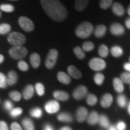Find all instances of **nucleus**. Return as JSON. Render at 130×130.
Returning a JSON list of instances; mask_svg holds the SVG:
<instances>
[{
	"instance_id": "1",
	"label": "nucleus",
	"mask_w": 130,
	"mask_h": 130,
	"mask_svg": "<svg viewBox=\"0 0 130 130\" xmlns=\"http://www.w3.org/2000/svg\"><path fill=\"white\" fill-rule=\"evenodd\" d=\"M42 7L53 20L60 22L68 16V11L59 0H40Z\"/></svg>"
},
{
	"instance_id": "2",
	"label": "nucleus",
	"mask_w": 130,
	"mask_h": 130,
	"mask_svg": "<svg viewBox=\"0 0 130 130\" xmlns=\"http://www.w3.org/2000/svg\"><path fill=\"white\" fill-rule=\"evenodd\" d=\"M93 27L92 24L89 22H84L81 24L76 29L75 33L77 37L81 39H86L92 33Z\"/></svg>"
},
{
	"instance_id": "3",
	"label": "nucleus",
	"mask_w": 130,
	"mask_h": 130,
	"mask_svg": "<svg viewBox=\"0 0 130 130\" xmlns=\"http://www.w3.org/2000/svg\"><path fill=\"white\" fill-rule=\"evenodd\" d=\"M7 40L10 44L14 46H22L26 42L25 36L18 32H12L7 37Z\"/></svg>"
},
{
	"instance_id": "4",
	"label": "nucleus",
	"mask_w": 130,
	"mask_h": 130,
	"mask_svg": "<svg viewBox=\"0 0 130 130\" xmlns=\"http://www.w3.org/2000/svg\"><path fill=\"white\" fill-rule=\"evenodd\" d=\"M10 56L15 60H19L25 58L28 54V50L25 47L13 46L9 51Z\"/></svg>"
},
{
	"instance_id": "5",
	"label": "nucleus",
	"mask_w": 130,
	"mask_h": 130,
	"mask_svg": "<svg viewBox=\"0 0 130 130\" xmlns=\"http://www.w3.org/2000/svg\"><path fill=\"white\" fill-rule=\"evenodd\" d=\"M58 56V53L57 50L56 49H52L50 50L47 56L46 61H45V66L46 68L50 69L54 67L57 60Z\"/></svg>"
},
{
	"instance_id": "6",
	"label": "nucleus",
	"mask_w": 130,
	"mask_h": 130,
	"mask_svg": "<svg viewBox=\"0 0 130 130\" xmlns=\"http://www.w3.org/2000/svg\"><path fill=\"white\" fill-rule=\"evenodd\" d=\"M18 24L22 30L27 32H31L35 29L33 22L25 16H21L18 19Z\"/></svg>"
},
{
	"instance_id": "7",
	"label": "nucleus",
	"mask_w": 130,
	"mask_h": 130,
	"mask_svg": "<svg viewBox=\"0 0 130 130\" xmlns=\"http://www.w3.org/2000/svg\"><path fill=\"white\" fill-rule=\"evenodd\" d=\"M89 64L91 69L96 71H101L106 67L105 61L100 58H93L91 59Z\"/></svg>"
},
{
	"instance_id": "8",
	"label": "nucleus",
	"mask_w": 130,
	"mask_h": 130,
	"mask_svg": "<svg viewBox=\"0 0 130 130\" xmlns=\"http://www.w3.org/2000/svg\"><path fill=\"white\" fill-rule=\"evenodd\" d=\"M45 109L50 114L56 113L60 109V104L57 101H50L45 105Z\"/></svg>"
},
{
	"instance_id": "9",
	"label": "nucleus",
	"mask_w": 130,
	"mask_h": 130,
	"mask_svg": "<svg viewBox=\"0 0 130 130\" xmlns=\"http://www.w3.org/2000/svg\"><path fill=\"white\" fill-rule=\"evenodd\" d=\"M87 93V88L84 86H79L73 92V96L75 100H80Z\"/></svg>"
},
{
	"instance_id": "10",
	"label": "nucleus",
	"mask_w": 130,
	"mask_h": 130,
	"mask_svg": "<svg viewBox=\"0 0 130 130\" xmlns=\"http://www.w3.org/2000/svg\"><path fill=\"white\" fill-rule=\"evenodd\" d=\"M87 116H88V111L87 108L83 107H81L78 108L76 113V118L78 122H82L85 121Z\"/></svg>"
},
{
	"instance_id": "11",
	"label": "nucleus",
	"mask_w": 130,
	"mask_h": 130,
	"mask_svg": "<svg viewBox=\"0 0 130 130\" xmlns=\"http://www.w3.org/2000/svg\"><path fill=\"white\" fill-rule=\"evenodd\" d=\"M110 32L115 36H121L125 32V29L121 24L114 23L110 27Z\"/></svg>"
},
{
	"instance_id": "12",
	"label": "nucleus",
	"mask_w": 130,
	"mask_h": 130,
	"mask_svg": "<svg viewBox=\"0 0 130 130\" xmlns=\"http://www.w3.org/2000/svg\"><path fill=\"white\" fill-rule=\"evenodd\" d=\"M113 101V98L110 93H106L103 95L101 100V105L104 108L109 107L111 105Z\"/></svg>"
},
{
	"instance_id": "13",
	"label": "nucleus",
	"mask_w": 130,
	"mask_h": 130,
	"mask_svg": "<svg viewBox=\"0 0 130 130\" xmlns=\"http://www.w3.org/2000/svg\"><path fill=\"white\" fill-rule=\"evenodd\" d=\"M34 93H35L34 87L31 84H29V85L26 86L25 88L24 89L22 95H23V98L25 100H28L32 97Z\"/></svg>"
},
{
	"instance_id": "14",
	"label": "nucleus",
	"mask_w": 130,
	"mask_h": 130,
	"mask_svg": "<svg viewBox=\"0 0 130 130\" xmlns=\"http://www.w3.org/2000/svg\"><path fill=\"white\" fill-rule=\"evenodd\" d=\"M53 96L56 100L65 101L69 98V95L67 92L61 90H56L53 93Z\"/></svg>"
},
{
	"instance_id": "15",
	"label": "nucleus",
	"mask_w": 130,
	"mask_h": 130,
	"mask_svg": "<svg viewBox=\"0 0 130 130\" xmlns=\"http://www.w3.org/2000/svg\"><path fill=\"white\" fill-rule=\"evenodd\" d=\"M112 11L114 13L118 16H123L125 13L124 8L119 3H114L112 6Z\"/></svg>"
},
{
	"instance_id": "16",
	"label": "nucleus",
	"mask_w": 130,
	"mask_h": 130,
	"mask_svg": "<svg viewBox=\"0 0 130 130\" xmlns=\"http://www.w3.org/2000/svg\"><path fill=\"white\" fill-rule=\"evenodd\" d=\"M68 72L70 75L74 78L79 79L82 77V74L80 71L73 65H71L68 68Z\"/></svg>"
},
{
	"instance_id": "17",
	"label": "nucleus",
	"mask_w": 130,
	"mask_h": 130,
	"mask_svg": "<svg viewBox=\"0 0 130 130\" xmlns=\"http://www.w3.org/2000/svg\"><path fill=\"white\" fill-rule=\"evenodd\" d=\"M7 78V83L8 85L13 86L18 81V74L13 71H11L8 73Z\"/></svg>"
},
{
	"instance_id": "18",
	"label": "nucleus",
	"mask_w": 130,
	"mask_h": 130,
	"mask_svg": "<svg viewBox=\"0 0 130 130\" xmlns=\"http://www.w3.org/2000/svg\"><path fill=\"white\" fill-rule=\"evenodd\" d=\"M113 84L115 91L118 93H122L124 90V86H123V82L120 78H115L113 81Z\"/></svg>"
},
{
	"instance_id": "19",
	"label": "nucleus",
	"mask_w": 130,
	"mask_h": 130,
	"mask_svg": "<svg viewBox=\"0 0 130 130\" xmlns=\"http://www.w3.org/2000/svg\"><path fill=\"white\" fill-rule=\"evenodd\" d=\"M30 63L32 68H37L40 64V57L37 53H33L30 56Z\"/></svg>"
},
{
	"instance_id": "20",
	"label": "nucleus",
	"mask_w": 130,
	"mask_h": 130,
	"mask_svg": "<svg viewBox=\"0 0 130 130\" xmlns=\"http://www.w3.org/2000/svg\"><path fill=\"white\" fill-rule=\"evenodd\" d=\"M57 79L60 82L64 84H68L71 83V77L66 73L59 72L57 74Z\"/></svg>"
},
{
	"instance_id": "21",
	"label": "nucleus",
	"mask_w": 130,
	"mask_h": 130,
	"mask_svg": "<svg viewBox=\"0 0 130 130\" xmlns=\"http://www.w3.org/2000/svg\"><path fill=\"white\" fill-rule=\"evenodd\" d=\"M99 116L98 113L96 111H93L90 113L89 116L87 117V122L90 125H94L96 124L99 121Z\"/></svg>"
},
{
	"instance_id": "22",
	"label": "nucleus",
	"mask_w": 130,
	"mask_h": 130,
	"mask_svg": "<svg viewBox=\"0 0 130 130\" xmlns=\"http://www.w3.org/2000/svg\"><path fill=\"white\" fill-rule=\"evenodd\" d=\"M89 4V0H75V8L77 11H82L87 7Z\"/></svg>"
},
{
	"instance_id": "23",
	"label": "nucleus",
	"mask_w": 130,
	"mask_h": 130,
	"mask_svg": "<svg viewBox=\"0 0 130 130\" xmlns=\"http://www.w3.org/2000/svg\"><path fill=\"white\" fill-rule=\"evenodd\" d=\"M107 28L104 25H98L95 30V35L97 37H102L105 35Z\"/></svg>"
},
{
	"instance_id": "24",
	"label": "nucleus",
	"mask_w": 130,
	"mask_h": 130,
	"mask_svg": "<svg viewBox=\"0 0 130 130\" xmlns=\"http://www.w3.org/2000/svg\"><path fill=\"white\" fill-rule=\"evenodd\" d=\"M58 121L64 122H71L72 121V116L68 113H61L58 115Z\"/></svg>"
},
{
	"instance_id": "25",
	"label": "nucleus",
	"mask_w": 130,
	"mask_h": 130,
	"mask_svg": "<svg viewBox=\"0 0 130 130\" xmlns=\"http://www.w3.org/2000/svg\"><path fill=\"white\" fill-rule=\"evenodd\" d=\"M22 123L25 130H35V125H34L33 122L30 119H24L22 121Z\"/></svg>"
},
{
	"instance_id": "26",
	"label": "nucleus",
	"mask_w": 130,
	"mask_h": 130,
	"mask_svg": "<svg viewBox=\"0 0 130 130\" xmlns=\"http://www.w3.org/2000/svg\"><path fill=\"white\" fill-rule=\"evenodd\" d=\"M98 122L100 123L101 126L107 128H108L110 126V122L108 118L105 116V115H101L99 117Z\"/></svg>"
},
{
	"instance_id": "27",
	"label": "nucleus",
	"mask_w": 130,
	"mask_h": 130,
	"mask_svg": "<svg viewBox=\"0 0 130 130\" xmlns=\"http://www.w3.org/2000/svg\"><path fill=\"white\" fill-rule=\"evenodd\" d=\"M111 53L115 57H119L122 55L123 50L120 46H115L111 48Z\"/></svg>"
},
{
	"instance_id": "28",
	"label": "nucleus",
	"mask_w": 130,
	"mask_h": 130,
	"mask_svg": "<svg viewBox=\"0 0 130 130\" xmlns=\"http://www.w3.org/2000/svg\"><path fill=\"white\" fill-rule=\"evenodd\" d=\"M30 113L32 117L35 118H40L42 116V110L39 107H35L30 110Z\"/></svg>"
},
{
	"instance_id": "29",
	"label": "nucleus",
	"mask_w": 130,
	"mask_h": 130,
	"mask_svg": "<svg viewBox=\"0 0 130 130\" xmlns=\"http://www.w3.org/2000/svg\"><path fill=\"white\" fill-rule=\"evenodd\" d=\"M11 26L9 24L3 23L0 24V35H6L10 31Z\"/></svg>"
},
{
	"instance_id": "30",
	"label": "nucleus",
	"mask_w": 130,
	"mask_h": 130,
	"mask_svg": "<svg viewBox=\"0 0 130 130\" xmlns=\"http://www.w3.org/2000/svg\"><path fill=\"white\" fill-rule=\"evenodd\" d=\"M98 101V99L94 94H89L86 98V102L89 105H95Z\"/></svg>"
},
{
	"instance_id": "31",
	"label": "nucleus",
	"mask_w": 130,
	"mask_h": 130,
	"mask_svg": "<svg viewBox=\"0 0 130 130\" xmlns=\"http://www.w3.org/2000/svg\"><path fill=\"white\" fill-rule=\"evenodd\" d=\"M117 102H118V105L121 107H125L127 103V100H126V98L125 95L121 94L119 95L117 98Z\"/></svg>"
},
{
	"instance_id": "32",
	"label": "nucleus",
	"mask_w": 130,
	"mask_h": 130,
	"mask_svg": "<svg viewBox=\"0 0 130 130\" xmlns=\"http://www.w3.org/2000/svg\"><path fill=\"white\" fill-rule=\"evenodd\" d=\"M0 9L3 12L7 13L13 12L14 10V7L12 4H3L0 5Z\"/></svg>"
},
{
	"instance_id": "33",
	"label": "nucleus",
	"mask_w": 130,
	"mask_h": 130,
	"mask_svg": "<svg viewBox=\"0 0 130 130\" xmlns=\"http://www.w3.org/2000/svg\"><path fill=\"white\" fill-rule=\"evenodd\" d=\"M98 53L101 57H106L108 54V49L105 45H101L99 48Z\"/></svg>"
},
{
	"instance_id": "34",
	"label": "nucleus",
	"mask_w": 130,
	"mask_h": 130,
	"mask_svg": "<svg viewBox=\"0 0 130 130\" xmlns=\"http://www.w3.org/2000/svg\"><path fill=\"white\" fill-rule=\"evenodd\" d=\"M104 78V75L101 73H97L94 76V81H95V83L99 86L101 85L103 83Z\"/></svg>"
},
{
	"instance_id": "35",
	"label": "nucleus",
	"mask_w": 130,
	"mask_h": 130,
	"mask_svg": "<svg viewBox=\"0 0 130 130\" xmlns=\"http://www.w3.org/2000/svg\"><path fill=\"white\" fill-rule=\"evenodd\" d=\"M74 51L75 54L77 56V57L79 59H83V58L85 57V53H84L83 50L80 47H75V48H74Z\"/></svg>"
},
{
	"instance_id": "36",
	"label": "nucleus",
	"mask_w": 130,
	"mask_h": 130,
	"mask_svg": "<svg viewBox=\"0 0 130 130\" xmlns=\"http://www.w3.org/2000/svg\"><path fill=\"white\" fill-rule=\"evenodd\" d=\"M36 91L39 96H43L45 93V87L40 83H37L35 86Z\"/></svg>"
},
{
	"instance_id": "37",
	"label": "nucleus",
	"mask_w": 130,
	"mask_h": 130,
	"mask_svg": "<svg viewBox=\"0 0 130 130\" xmlns=\"http://www.w3.org/2000/svg\"><path fill=\"white\" fill-rule=\"evenodd\" d=\"M22 113V109L20 107H16V108H13L10 111V115L12 118H16L20 116L21 114Z\"/></svg>"
},
{
	"instance_id": "38",
	"label": "nucleus",
	"mask_w": 130,
	"mask_h": 130,
	"mask_svg": "<svg viewBox=\"0 0 130 130\" xmlns=\"http://www.w3.org/2000/svg\"><path fill=\"white\" fill-rule=\"evenodd\" d=\"M113 0H101L100 6L102 9L105 10L108 9L111 6Z\"/></svg>"
},
{
	"instance_id": "39",
	"label": "nucleus",
	"mask_w": 130,
	"mask_h": 130,
	"mask_svg": "<svg viewBox=\"0 0 130 130\" xmlns=\"http://www.w3.org/2000/svg\"><path fill=\"white\" fill-rule=\"evenodd\" d=\"M9 96L10 98L14 101H19L21 99V93L16 90L12 91L11 92H10Z\"/></svg>"
},
{
	"instance_id": "40",
	"label": "nucleus",
	"mask_w": 130,
	"mask_h": 130,
	"mask_svg": "<svg viewBox=\"0 0 130 130\" xmlns=\"http://www.w3.org/2000/svg\"><path fill=\"white\" fill-rule=\"evenodd\" d=\"M7 78L4 74L0 72V88L4 89L7 87Z\"/></svg>"
},
{
	"instance_id": "41",
	"label": "nucleus",
	"mask_w": 130,
	"mask_h": 130,
	"mask_svg": "<svg viewBox=\"0 0 130 130\" xmlns=\"http://www.w3.org/2000/svg\"><path fill=\"white\" fill-rule=\"evenodd\" d=\"M18 67L19 69H20L22 71H24V72L28 71L29 68L28 64H27V62H25L24 60H21L19 61L18 63Z\"/></svg>"
},
{
	"instance_id": "42",
	"label": "nucleus",
	"mask_w": 130,
	"mask_h": 130,
	"mask_svg": "<svg viewBox=\"0 0 130 130\" xmlns=\"http://www.w3.org/2000/svg\"><path fill=\"white\" fill-rule=\"evenodd\" d=\"M94 47H95V45H94L93 43L90 41L86 42L83 44V48L84 51H92V50L94 48Z\"/></svg>"
},
{
	"instance_id": "43",
	"label": "nucleus",
	"mask_w": 130,
	"mask_h": 130,
	"mask_svg": "<svg viewBox=\"0 0 130 130\" xmlns=\"http://www.w3.org/2000/svg\"><path fill=\"white\" fill-rule=\"evenodd\" d=\"M121 80L122 82L125 83L127 84H130V73L123 72L121 75Z\"/></svg>"
},
{
	"instance_id": "44",
	"label": "nucleus",
	"mask_w": 130,
	"mask_h": 130,
	"mask_svg": "<svg viewBox=\"0 0 130 130\" xmlns=\"http://www.w3.org/2000/svg\"><path fill=\"white\" fill-rule=\"evenodd\" d=\"M4 107L6 110L8 111H10L11 110H12L13 107V105L12 102L9 100H6V101L4 102Z\"/></svg>"
},
{
	"instance_id": "45",
	"label": "nucleus",
	"mask_w": 130,
	"mask_h": 130,
	"mask_svg": "<svg viewBox=\"0 0 130 130\" xmlns=\"http://www.w3.org/2000/svg\"><path fill=\"white\" fill-rule=\"evenodd\" d=\"M116 128L118 130H125L126 129V124L123 121H120L117 123Z\"/></svg>"
},
{
	"instance_id": "46",
	"label": "nucleus",
	"mask_w": 130,
	"mask_h": 130,
	"mask_svg": "<svg viewBox=\"0 0 130 130\" xmlns=\"http://www.w3.org/2000/svg\"><path fill=\"white\" fill-rule=\"evenodd\" d=\"M11 130H22L20 125L17 122H13L10 125Z\"/></svg>"
},
{
	"instance_id": "47",
	"label": "nucleus",
	"mask_w": 130,
	"mask_h": 130,
	"mask_svg": "<svg viewBox=\"0 0 130 130\" xmlns=\"http://www.w3.org/2000/svg\"><path fill=\"white\" fill-rule=\"evenodd\" d=\"M0 130H9L7 123L4 121H0Z\"/></svg>"
},
{
	"instance_id": "48",
	"label": "nucleus",
	"mask_w": 130,
	"mask_h": 130,
	"mask_svg": "<svg viewBox=\"0 0 130 130\" xmlns=\"http://www.w3.org/2000/svg\"><path fill=\"white\" fill-rule=\"evenodd\" d=\"M44 130H54V128L50 124H46L44 126Z\"/></svg>"
},
{
	"instance_id": "49",
	"label": "nucleus",
	"mask_w": 130,
	"mask_h": 130,
	"mask_svg": "<svg viewBox=\"0 0 130 130\" xmlns=\"http://www.w3.org/2000/svg\"><path fill=\"white\" fill-rule=\"evenodd\" d=\"M124 68L126 70V71H129L130 72V63H125V64H124Z\"/></svg>"
},
{
	"instance_id": "50",
	"label": "nucleus",
	"mask_w": 130,
	"mask_h": 130,
	"mask_svg": "<svg viewBox=\"0 0 130 130\" xmlns=\"http://www.w3.org/2000/svg\"><path fill=\"white\" fill-rule=\"evenodd\" d=\"M125 25L128 29H130V18L127 19L125 21Z\"/></svg>"
},
{
	"instance_id": "51",
	"label": "nucleus",
	"mask_w": 130,
	"mask_h": 130,
	"mask_svg": "<svg viewBox=\"0 0 130 130\" xmlns=\"http://www.w3.org/2000/svg\"><path fill=\"white\" fill-rule=\"evenodd\" d=\"M60 130H72L71 128L69 127V126H64V127H62Z\"/></svg>"
},
{
	"instance_id": "52",
	"label": "nucleus",
	"mask_w": 130,
	"mask_h": 130,
	"mask_svg": "<svg viewBox=\"0 0 130 130\" xmlns=\"http://www.w3.org/2000/svg\"><path fill=\"white\" fill-rule=\"evenodd\" d=\"M4 60V57L2 54H0V64L2 63Z\"/></svg>"
},
{
	"instance_id": "53",
	"label": "nucleus",
	"mask_w": 130,
	"mask_h": 130,
	"mask_svg": "<svg viewBox=\"0 0 130 130\" xmlns=\"http://www.w3.org/2000/svg\"><path fill=\"white\" fill-rule=\"evenodd\" d=\"M108 130H118L116 126H109L108 127Z\"/></svg>"
},
{
	"instance_id": "54",
	"label": "nucleus",
	"mask_w": 130,
	"mask_h": 130,
	"mask_svg": "<svg viewBox=\"0 0 130 130\" xmlns=\"http://www.w3.org/2000/svg\"><path fill=\"white\" fill-rule=\"evenodd\" d=\"M128 111L130 115V102H129V104H128Z\"/></svg>"
},
{
	"instance_id": "55",
	"label": "nucleus",
	"mask_w": 130,
	"mask_h": 130,
	"mask_svg": "<svg viewBox=\"0 0 130 130\" xmlns=\"http://www.w3.org/2000/svg\"><path fill=\"white\" fill-rule=\"evenodd\" d=\"M128 13L130 16V5L129 7H128Z\"/></svg>"
},
{
	"instance_id": "56",
	"label": "nucleus",
	"mask_w": 130,
	"mask_h": 130,
	"mask_svg": "<svg viewBox=\"0 0 130 130\" xmlns=\"http://www.w3.org/2000/svg\"><path fill=\"white\" fill-rule=\"evenodd\" d=\"M9 1H18V0H9Z\"/></svg>"
},
{
	"instance_id": "57",
	"label": "nucleus",
	"mask_w": 130,
	"mask_h": 130,
	"mask_svg": "<svg viewBox=\"0 0 130 130\" xmlns=\"http://www.w3.org/2000/svg\"><path fill=\"white\" fill-rule=\"evenodd\" d=\"M1 13L0 12V18H1Z\"/></svg>"
}]
</instances>
